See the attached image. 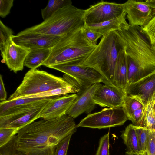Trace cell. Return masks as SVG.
<instances>
[{"label": "cell", "instance_id": "obj_1", "mask_svg": "<svg viewBox=\"0 0 155 155\" xmlns=\"http://www.w3.org/2000/svg\"><path fill=\"white\" fill-rule=\"evenodd\" d=\"M77 127L74 118L67 114L34 121L19 130L16 150L25 155H54L56 145Z\"/></svg>", "mask_w": 155, "mask_h": 155}, {"label": "cell", "instance_id": "obj_2", "mask_svg": "<svg viewBox=\"0 0 155 155\" xmlns=\"http://www.w3.org/2000/svg\"><path fill=\"white\" fill-rule=\"evenodd\" d=\"M115 31L126 55L127 85L155 72V50L141 27L129 25L127 28Z\"/></svg>", "mask_w": 155, "mask_h": 155}, {"label": "cell", "instance_id": "obj_3", "mask_svg": "<svg viewBox=\"0 0 155 155\" xmlns=\"http://www.w3.org/2000/svg\"><path fill=\"white\" fill-rule=\"evenodd\" d=\"M82 28L61 36L42 65L49 68L60 63L78 66L82 64L97 45L87 40Z\"/></svg>", "mask_w": 155, "mask_h": 155}, {"label": "cell", "instance_id": "obj_4", "mask_svg": "<svg viewBox=\"0 0 155 155\" xmlns=\"http://www.w3.org/2000/svg\"><path fill=\"white\" fill-rule=\"evenodd\" d=\"M123 48L115 31H110L102 36L89 56L79 66L94 69L102 76L104 83L114 86V69L119 53Z\"/></svg>", "mask_w": 155, "mask_h": 155}, {"label": "cell", "instance_id": "obj_5", "mask_svg": "<svg viewBox=\"0 0 155 155\" xmlns=\"http://www.w3.org/2000/svg\"><path fill=\"white\" fill-rule=\"evenodd\" d=\"M85 10L72 5L60 8L41 23L28 28L18 34L33 33L61 36L82 28Z\"/></svg>", "mask_w": 155, "mask_h": 155}, {"label": "cell", "instance_id": "obj_6", "mask_svg": "<svg viewBox=\"0 0 155 155\" xmlns=\"http://www.w3.org/2000/svg\"><path fill=\"white\" fill-rule=\"evenodd\" d=\"M73 86L63 78L44 71L30 69L25 74L22 82L7 100Z\"/></svg>", "mask_w": 155, "mask_h": 155}, {"label": "cell", "instance_id": "obj_7", "mask_svg": "<svg viewBox=\"0 0 155 155\" xmlns=\"http://www.w3.org/2000/svg\"><path fill=\"white\" fill-rule=\"evenodd\" d=\"M56 97L39 98L9 108L0 114V129L11 128L19 131L39 118L48 102Z\"/></svg>", "mask_w": 155, "mask_h": 155}, {"label": "cell", "instance_id": "obj_8", "mask_svg": "<svg viewBox=\"0 0 155 155\" xmlns=\"http://www.w3.org/2000/svg\"><path fill=\"white\" fill-rule=\"evenodd\" d=\"M49 68L64 73L63 78L79 91L95 83H104L102 76L90 67L60 63Z\"/></svg>", "mask_w": 155, "mask_h": 155}, {"label": "cell", "instance_id": "obj_9", "mask_svg": "<svg viewBox=\"0 0 155 155\" xmlns=\"http://www.w3.org/2000/svg\"><path fill=\"white\" fill-rule=\"evenodd\" d=\"M128 120L123 106L106 108L89 114L81 120L77 127L104 129L123 125Z\"/></svg>", "mask_w": 155, "mask_h": 155}, {"label": "cell", "instance_id": "obj_10", "mask_svg": "<svg viewBox=\"0 0 155 155\" xmlns=\"http://www.w3.org/2000/svg\"><path fill=\"white\" fill-rule=\"evenodd\" d=\"M124 4L101 0L85 10V24L102 22L118 17L125 12Z\"/></svg>", "mask_w": 155, "mask_h": 155}, {"label": "cell", "instance_id": "obj_11", "mask_svg": "<svg viewBox=\"0 0 155 155\" xmlns=\"http://www.w3.org/2000/svg\"><path fill=\"white\" fill-rule=\"evenodd\" d=\"M129 24L131 26H144L155 14V9L145 1L128 0L124 3Z\"/></svg>", "mask_w": 155, "mask_h": 155}, {"label": "cell", "instance_id": "obj_12", "mask_svg": "<svg viewBox=\"0 0 155 155\" xmlns=\"http://www.w3.org/2000/svg\"><path fill=\"white\" fill-rule=\"evenodd\" d=\"M126 96L125 90L122 88L101 84L95 93L94 101L96 104L101 107L115 108L123 106Z\"/></svg>", "mask_w": 155, "mask_h": 155}, {"label": "cell", "instance_id": "obj_13", "mask_svg": "<svg viewBox=\"0 0 155 155\" xmlns=\"http://www.w3.org/2000/svg\"><path fill=\"white\" fill-rule=\"evenodd\" d=\"M101 84V83H95L78 92L77 97L67 114L74 119L84 113L91 112L96 105L94 101L95 93Z\"/></svg>", "mask_w": 155, "mask_h": 155}, {"label": "cell", "instance_id": "obj_14", "mask_svg": "<svg viewBox=\"0 0 155 155\" xmlns=\"http://www.w3.org/2000/svg\"><path fill=\"white\" fill-rule=\"evenodd\" d=\"M125 91L126 95L137 99L145 107L155 94V72L127 84Z\"/></svg>", "mask_w": 155, "mask_h": 155}, {"label": "cell", "instance_id": "obj_15", "mask_svg": "<svg viewBox=\"0 0 155 155\" xmlns=\"http://www.w3.org/2000/svg\"><path fill=\"white\" fill-rule=\"evenodd\" d=\"M61 36L30 33L13 35L12 39L16 44L32 49L52 48Z\"/></svg>", "mask_w": 155, "mask_h": 155}, {"label": "cell", "instance_id": "obj_16", "mask_svg": "<svg viewBox=\"0 0 155 155\" xmlns=\"http://www.w3.org/2000/svg\"><path fill=\"white\" fill-rule=\"evenodd\" d=\"M77 96L76 94L56 97L48 102L41 112L39 118L50 119L66 114Z\"/></svg>", "mask_w": 155, "mask_h": 155}, {"label": "cell", "instance_id": "obj_17", "mask_svg": "<svg viewBox=\"0 0 155 155\" xmlns=\"http://www.w3.org/2000/svg\"><path fill=\"white\" fill-rule=\"evenodd\" d=\"M12 37L6 48L2 62L5 63L11 71L16 73L23 70L25 58L31 49L16 44Z\"/></svg>", "mask_w": 155, "mask_h": 155}, {"label": "cell", "instance_id": "obj_18", "mask_svg": "<svg viewBox=\"0 0 155 155\" xmlns=\"http://www.w3.org/2000/svg\"><path fill=\"white\" fill-rule=\"evenodd\" d=\"M126 16L125 12L118 17L102 22L84 24L83 27L104 35L112 31H120L128 28L129 25L126 21Z\"/></svg>", "mask_w": 155, "mask_h": 155}, {"label": "cell", "instance_id": "obj_19", "mask_svg": "<svg viewBox=\"0 0 155 155\" xmlns=\"http://www.w3.org/2000/svg\"><path fill=\"white\" fill-rule=\"evenodd\" d=\"M128 68L126 55L123 48L120 51L114 71V85L125 89L127 84Z\"/></svg>", "mask_w": 155, "mask_h": 155}, {"label": "cell", "instance_id": "obj_20", "mask_svg": "<svg viewBox=\"0 0 155 155\" xmlns=\"http://www.w3.org/2000/svg\"><path fill=\"white\" fill-rule=\"evenodd\" d=\"M120 137L127 147L125 155H140L135 126L130 124L123 131Z\"/></svg>", "mask_w": 155, "mask_h": 155}, {"label": "cell", "instance_id": "obj_21", "mask_svg": "<svg viewBox=\"0 0 155 155\" xmlns=\"http://www.w3.org/2000/svg\"><path fill=\"white\" fill-rule=\"evenodd\" d=\"M52 48H41L31 49L27 55L24 66L31 69H35L42 65L49 56Z\"/></svg>", "mask_w": 155, "mask_h": 155}, {"label": "cell", "instance_id": "obj_22", "mask_svg": "<svg viewBox=\"0 0 155 155\" xmlns=\"http://www.w3.org/2000/svg\"><path fill=\"white\" fill-rule=\"evenodd\" d=\"M70 0H49L46 7L41 9L43 19L45 20L51 16L55 12L64 7L72 5Z\"/></svg>", "mask_w": 155, "mask_h": 155}, {"label": "cell", "instance_id": "obj_23", "mask_svg": "<svg viewBox=\"0 0 155 155\" xmlns=\"http://www.w3.org/2000/svg\"><path fill=\"white\" fill-rule=\"evenodd\" d=\"M135 129L140 155H145L148 145L149 130L146 127L136 126Z\"/></svg>", "mask_w": 155, "mask_h": 155}, {"label": "cell", "instance_id": "obj_24", "mask_svg": "<svg viewBox=\"0 0 155 155\" xmlns=\"http://www.w3.org/2000/svg\"><path fill=\"white\" fill-rule=\"evenodd\" d=\"M13 32L9 28L6 26L0 21V49L2 58L3 57L7 46L12 36Z\"/></svg>", "mask_w": 155, "mask_h": 155}, {"label": "cell", "instance_id": "obj_25", "mask_svg": "<svg viewBox=\"0 0 155 155\" xmlns=\"http://www.w3.org/2000/svg\"><path fill=\"white\" fill-rule=\"evenodd\" d=\"M145 107L146 127L150 130H155V94Z\"/></svg>", "mask_w": 155, "mask_h": 155}, {"label": "cell", "instance_id": "obj_26", "mask_svg": "<svg viewBox=\"0 0 155 155\" xmlns=\"http://www.w3.org/2000/svg\"><path fill=\"white\" fill-rule=\"evenodd\" d=\"M123 106L129 120L135 111L145 107L144 105L138 100L127 95L125 98Z\"/></svg>", "mask_w": 155, "mask_h": 155}, {"label": "cell", "instance_id": "obj_27", "mask_svg": "<svg viewBox=\"0 0 155 155\" xmlns=\"http://www.w3.org/2000/svg\"><path fill=\"white\" fill-rule=\"evenodd\" d=\"M145 113V107L139 108L134 112L130 120L135 126L146 127Z\"/></svg>", "mask_w": 155, "mask_h": 155}, {"label": "cell", "instance_id": "obj_28", "mask_svg": "<svg viewBox=\"0 0 155 155\" xmlns=\"http://www.w3.org/2000/svg\"><path fill=\"white\" fill-rule=\"evenodd\" d=\"M16 140L15 135L7 143L0 147V155H25L16 150Z\"/></svg>", "mask_w": 155, "mask_h": 155}, {"label": "cell", "instance_id": "obj_29", "mask_svg": "<svg viewBox=\"0 0 155 155\" xmlns=\"http://www.w3.org/2000/svg\"><path fill=\"white\" fill-rule=\"evenodd\" d=\"M18 131L17 130L11 128L0 129V147L8 142Z\"/></svg>", "mask_w": 155, "mask_h": 155}, {"label": "cell", "instance_id": "obj_30", "mask_svg": "<svg viewBox=\"0 0 155 155\" xmlns=\"http://www.w3.org/2000/svg\"><path fill=\"white\" fill-rule=\"evenodd\" d=\"M141 28L153 45L155 42V14L144 26Z\"/></svg>", "mask_w": 155, "mask_h": 155}, {"label": "cell", "instance_id": "obj_31", "mask_svg": "<svg viewBox=\"0 0 155 155\" xmlns=\"http://www.w3.org/2000/svg\"><path fill=\"white\" fill-rule=\"evenodd\" d=\"M109 132L102 136L99 141V147L95 155H109Z\"/></svg>", "mask_w": 155, "mask_h": 155}, {"label": "cell", "instance_id": "obj_32", "mask_svg": "<svg viewBox=\"0 0 155 155\" xmlns=\"http://www.w3.org/2000/svg\"><path fill=\"white\" fill-rule=\"evenodd\" d=\"M73 134L68 135L58 143L56 147L54 155H67L70 140Z\"/></svg>", "mask_w": 155, "mask_h": 155}, {"label": "cell", "instance_id": "obj_33", "mask_svg": "<svg viewBox=\"0 0 155 155\" xmlns=\"http://www.w3.org/2000/svg\"><path fill=\"white\" fill-rule=\"evenodd\" d=\"M14 0H0V16L2 18L6 17L10 12L13 6Z\"/></svg>", "mask_w": 155, "mask_h": 155}, {"label": "cell", "instance_id": "obj_34", "mask_svg": "<svg viewBox=\"0 0 155 155\" xmlns=\"http://www.w3.org/2000/svg\"><path fill=\"white\" fill-rule=\"evenodd\" d=\"M82 29L83 32L87 40L94 45H97V40L103 35L100 33L87 29L83 27Z\"/></svg>", "mask_w": 155, "mask_h": 155}, {"label": "cell", "instance_id": "obj_35", "mask_svg": "<svg viewBox=\"0 0 155 155\" xmlns=\"http://www.w3.org/2000/svg\"><path fill=\"white\" fill-rule=\"evenodd\" d=\"M145 155H155V130H149L148 145Z\"/></svg>", "mask_w": 155, "mask_h": 155}, {"label": "cell", "instance_id": "obj_36", "mask_svg": "<svg viewBox=\"0 0 155 155\" xmlns=\"http://www.w3.org/2000/svg\"><path fill=\"white\" fill-rule=\"evenodd\" d=\"M7 93L3 82L2 76L0 75V102L6 100Z\"/></svg>", "mask_w": 155, "mask_h": 155}, {"label": "cell", "instance_id": "obj_37", "mask_svg": "<svg viewBox=\"0 0 155 155\" xmlns=\"http://www.w3.org/2000/svg\"><path fill=\"white\" fill-rule=\"evenodd\" d=\"M145 2L148 6L155 9V0H147Z\"/></svg>", "mask_w": 155, "mask_h": 155}, {"label": "cell", "instance_id": "obj_38", "mask_svg": "<svg viewBox=\"0 0 155 155\" xmlns=\"http://www.w3.org/2000/svg\"><path fill=\"white\" fill-rule=\"evenodd\" d=\"M153 45V47H154V48L155 50V42L154 43Z\"/></svg>", "mask_w": 155, "mask_h": 155}, {"label": "cell", "instance_id": "obj_39", "mask_svg": "<svg viewBox=\"0 0 155 155\" xmlns=\"http://www.w3.org/2000/svg\"></svg>", "mask_w": 155, "mask_h": 155}, {"label": "cell", "instance_id": "obj_40", "mask_svg": "<svg viewBox=\"0 0 155 155\" xmlns=\"http://www.w3.org/2000/svg\"></svg>", "mask_w": 155, "mask_h": 155}]
</instances>
